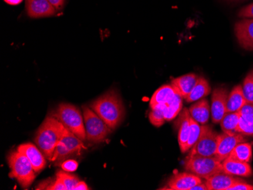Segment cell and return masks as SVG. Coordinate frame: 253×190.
Listing matches in <instances>:
<instances>
[{
  "label": "cell",
  "mask_w": 253,
  "mask_h": 190,
  "mask_svg": "<svg viewBox=\"0 0 253 190\" xmlns=\"http://www.w3.org/2000/svg\"><path fill=\"white\" fill-rule=\"evenodd\" d=\"M89 107L112 130L117 128L125 117V106L116 89H110L99 96L91 103Z\"/></svg>",
  "instance_id": "cell-1"
},
{
  "label": "cell",
  "mask_w": 253,
  "mask_h": 190,
  "mask_svg": "<svg viewBox=\"0 0 253 190\" xmlns=\"http://www.w3.org/2000/svg\"><path fill=\"white\" fill-rule=\"evenodd\" d=\"M65 129L63 124L56 117L49 116L37 131L34 141L49 161H52L57 145L59 144Z\"/></svg>",
  "instance_id": "cell-2"
},
{
  "label": "cell",
  "mask_w": 253,
  "mask_h": 190,
  "mask_svg": "<svg viewBox=\"0 0 253 190\" xmlns=\"http://www.w3.org/2000/svg\"><path fill=\"white\" fill-rule=\"evenodd\" d=\"M53 116L80 140L83 142L86 140L84 115L77 106L62 103L58 106Z\"/></svg>",
  "instance_id": "cell-3"
},
{
  "label": "cell",
  "mask_w": 253,
  "mask_h": 190,
  "mask_svg": "<svg viewBox=\"0 0 253 190\" xmlns=\"http://www.w3.org/2000/svg\"><path fill=\"white\" fill-rule=\"evenodd\" d=\"M8 165L11 168L10 177L16 179L24 189H28L35 180V171L27 156L17 150L8 154Z\"/></svg>",
  "instance_id": "cell-4"
},
{
  "label": "cell",
  "mask_w": 253,
  "mask_h": 190,
  "mask_svg": "<svg viewBox=\"0 0 253 190\" xmlns=\"http://www.w3.org/2000/svg\"><path fill=\"white\" fill-rule=\"evenodd\" d=\"M185 164V169L198 176L200 178H210L215 174L224 172L222 163L215 157L202 155L189 156Z\"/></svg>",
  "instance_id": "cell-5"
},
{
  "label": "cell",
  "mask_w": 253,
  "mask_h": 190,
  "mask_svg": "<svg viewBox=\"0 0 253 190\" xmlns=\"http://www.w3.org/2000/svg\"><path fill=\"white\" fill-rule=\"evenodd\" d=\"M86 140L93 143L103 141L112 133L109 126L89 106H83Z\"/></svg>",
  "instance_id": "cell-6"
},
{
  "label": "cell",
  "mask_w": 253,
  "mask_h": 190,
  "mask_svg": "<svg viewBox=\"0 0 253 190\" xmlns=\"http://www.w3.org/2000/svg\"><path fill=\"white\" fill-rule=\"evenodd\" d=\"M83 148V141L65 128L59 144L57 145L51 161L62 163L66 158L79 154Z\"/></svg>",
  "instance_id": "cell-7"
},
{
  "label": "cell",
  "mask_w": 253,
  "mask_h": 190,
  "mask_svg": "<svg viewBox=\"0 0 253 190\" xmlns=\"http://www.w3.org/2000/svg\"><path fill=\"white\" fill-rule=\"evenodd\" d=\"M219 140L217 134L210 126H202L201 135L191 148L189 156L202 155L214 157Z\"/></svg>",
  "instance_id": "cell-8"
},
{
  "label": "cell",
  "mask_w": 253,
  "mask_h": 190,
  "mask_svg": "<svg viewBox=\"0 0 253 190\" xmlns=\"http://www.w3.org/2000/svg\"><path fill=\"white\" fill-rule=\"evenodd\" d=\"M228 90L226 88L217 87L211 96V114L214 124H219L227 113V103Z\"/></svg>",
  "instance_id": "cell-9"
},
{
  "label": "cell",
  "mask_w": 253,
  "mask_h": 190,
  "mask_svg": "<svg viewBox=\"0 0 253 190\" xmlns=\"http://www.w3.org/2000/svg\"><path fill=\"white\" fill-rule=\"evenodd\" d=\"M245 141L246 138L242 134H237V133L229 134L226 133L220 134L217 151L214 157L220 162H222L230 155L237 145Z\"/></svg>",
  "instance_id": "cell-10"
},
{
  "label": "cell",
  "mask_w": 253,
  "mask_h": 190,
  "mask_svg": "<svg viewBox=\"0 0 253 190\" xmlns=\"http://www.w3.org/2000/svg\"><path fill=\"white\" fill-rule=\"evenodd\" d=\"M235 34L240 46L253 50V18H244L235 25Z\"/></svg>",
  "instance_id": "cell-11"
},
{
  "label": "cell",
  "mask_w": 253,
  "mask_h": 190,
  "mask_svg": "<svg viewBox=\"0 0 253 190\" xmlns=\"http://www.w3.org/2000/svg\"><path fill=\"white\" fill-rule=\"evenodd\" d=\"M18 151L27 156L32 164L35 173L41 172L46 165V158L38 146L36 147L32 143H25L18 147Z\"/></svg>",
  "instance_id": "cell-12"
},
{
  "label": "cell",
  "mask_w": 253,
  "mask_h": 190,
  "mask_svg": "<svg viewBox=\"0 0 253 190\" xmlns=\"http://www.w3.org/2000/svg\"><path fill=\"white\" fill-rule=\"evenodd\" d=\"M26 11L31 18L50 17L56 12L49 0H26Z\"/></svg>",
  "instance_id": "cell-13"
},
{
  "label": "cell",
  "mask_w": 253,
  "mask_h": 190,
  "mask_svg": "<svg viewBox=\"0 0 253 190\" xmlns=\"http://www.w3.org/2000/svg\"><path fill=\"white\" fill-rule=\"evenodd\" d=\"M201 183V178L193 173H180L169 180L168 187L171 190H191L193 187Z\"/></svg>",
  "instance_id": "cell-14"
},
{
  "label": "cell",
  "mask_w": 253,
  "mask_h": 190,
  "mask_svg": "<svg viewBox=\"0 0 253 190\" xmlns=\"http://www.w3.org/2000/svg\"><path fill=\"white\" fill-rule=\"evenodd\" d=\"M221 163L224 172L226 174L245 177H250L253 175V169L248 162L238 161L228 156Z\"/></svg>",
  "instance_id": "cell-15"
},
{
  "label": "cell",
  "mask_w": 253,
  "mask_h": 190,
  "mask_svg": "<svg viewBox=\"0 0 253 190\" xmlns=\"http://www.w3.org/2000/svg\"><path fill=\"white\" fill-rule=\"evenodd\" d=\"M239 181L240 179L222 172L207 179L206 184L209 190H228Z\"/></svg>",
  "instance_id": "cell-16"
},
{
  "label": "cell",
  "mask_w": 253,
  "mask_h": 190,
  "mask_svg": "<svg viewBox=\"0 0 253 190\" xmlns=\"http://www.w3.org/2000/svg\"><path fill=\"white\" fill-rule=\"evenodd\" d=\"M198 77L199 76L195 74L183 75L173 79L171 85L175 89L176 91L182 96V98L185 99L194 87Z\"/></svg>",
  "instance_id": "cell-17"
},
{
  "label": "cell",
  "mask_w": 253,
  "mask_h": 190,
  "mask_svg": "<svg viewBox=\"0 0 253 190\" xmlns=\"http://www.w3.org/2000/svg\"><path fill=\"white\" fill-rule=\"evenodd\" d=\"M176 94L177 91L171 84L161 86L152 96L149 106L153 109L158 105L169 104L174 99Z\"/></svg>",
  "instance_id": "cell-18"
},
{
  "label": "cell",
  "mask_w": 253,
  "mask_h": 190,
  "mask_svg": "<svg viewBox=\"0 0 253 190\" xmlns=\"http://www.w3.org/2000/svg\"><path fill=\"white\" fill-rule=\"evenodd\" d=\"M190 117H193L197 123L206 124L210 120V103L206 99H202L197 103L190 106L189 109Z\"/></svg>",
  "instance_id": "cell-19"
},
{
  "label": "cell",
  "mask_w": 253,
  "mask_h": 190,
  "mask_svg": "<svg viewBox=\"0 0 253 190\" xmlns=\"http://www.w3.org/2000/svg\"><path fill=\"white\" fill-rule=\"evenodd\" d=\"M179 125L178 143L182 152H185L186 145L188 140L190 128V114L187 109H183L177 120Z\"/></svg>",
  "instance_id": "cell-20"
},
{
  "label": "cell",
  "mask_w": 253,
  "mask_h": 190,
  "mask_svg": "<svg viewBox=\"0 0 253 190\" xmlns=\"http://www.w3.org/2000/svg\"><path fill=\"white\" fill-rule=\"evenodd\" d=\"M210 93L211 87L209 82L203 76H199L194 87L192 89L190 94L186 97L185 100L189 103L199 101L203 98L208 96Z\"/></svg>",
  "instance_id": "cell-21"
},
{
  "label": "cell",
  "mask_w": 253,
  "mask_h": 190,
  "mask_svg": "<svg viewBox=\"0 0 253 190\" xmlns=\"http://www.w3.org/2000/svg\"><path fill=\"white\" fill-rule=\"evenodd\" d=\"M247 103L241 85H237L230 93L227 99V113H238Z\"/></svg>",
  "instance_id": "cell-22"
},
{
  "label": "cell",
  "mask_w": 253,
  "mask_h": 190,
  "mask_svg": "<svg viewBox=\"0 0 253 190\" xmlns=\"http://www.w3.org/2000/svg\"><path fill=\"white\" fill-rule=\"evenodd\" d=\"M253 142L252 143L243 142L239 143L229 156L238 161L250 163L253 158Z\"/></svg>",
  "instance_id": "cell-23"
},
{
  "label": "cell",
  "mask_w": 253,
  "mask_h": 190,
  "mask_svg": "<svg viewBox=\"0 0 253 190\" xmlns=\"http://www.w3.org/2000/svg\"><path fill=\"white\" fill-rule=\"evenodd\" d=\"M239 113H227L220 122L223 132L229 134L237 133V128L240 121Z\"/></svg>",
  "instance_id": "cell-24"
},
{
  "label": "cell",
  "mask_w": 253,
  "mask_h": 190,
  "mask_svg": "<svg viewBox=\"0 0 253 190\" xmlns=\"http://www.w3.org/2000/svg\"><path fill=\"white\" fill-rule=\"evenodd\" d=\"M182 96L177 92L174 99L167 105L166 107V113H165V117L166 121L173 120L177 114L180 113L182 108Z\"/></svg>",
  "instance_id": "cell-25"
},
{
  "label": "cell",
  "mask_w": 253,
  "mask_h": 190,
  "mask_svg": "<svg viewBox=\"0 0 253 190\" xmlns=\"http://www.w3.org/2000/svg\"><path fill=\"white\" fill-rule=\"evenodd\" d=\"M167 105H158L152 109L151 113L149 114V120L151 124L156 127H161L166 121L165 117Z\"/></svg>",
  "instance_id": "cell-26"
},
{
  "label": "cell",
  "mask_w": 253,
  "mask_h": 190,
  "mask_svg": "<svg viewBox=\"0 0 253 190\" xmlns=\"http://www.w3.org/2000/svg\"><path fill=\"white\" fill-rule=\"evenodd\" d=\"M201 132L202 126H200L193 117H190V134L186 145L185 152L190 150L194 146L195 143H197L201 135Z\"/></svg>",
  "instance_id": "cell-27"
},
{
  "label": "cell",
  "mask_w": 253,
  "mask_h": 190,
  "mask_svg": "<svg viewBox=\"0 0 253 190\" xmlns=\"http://www.w3.org/2000/svg\"><path fill=\"white\" fill-rule=\"evenodd\" d=\"M57 178L60 179L61 181L63 183L64 185L66 187L67 190H75L80 183L79 179L75 176L68 174L67 171H60L56 174Z\"/></svg>",
  "instance_id": "cell-28"
},
{
  "label": "cell",
  "mask_w": 253,
  "mask_h": 190,
  "mask_svg": "<svg viewBox=\"0 0 253 190\" xmlns=\"http://www.w3.org/2000/svg\"><path fill=\"white\" fill-rule=\"evenodd\" d=\"M242 88L246 102L253 103V70L246 76Z\"/></svg>",
  "instance_id": "cell-29"
},
{
  "label": "cell",
  "mask_w": 253,
  "mask_h": 190,
  "mask_svg": "<svg viewBox=\"0 0 253 190\" xmlns=\"http://www.w3.org/2000/svg\"><path fill=\"white\" fill-rule=\"evenodd\" d=\"M237 133L253 137V120H247L240 117Z\"/></svg>",
  "instance_id": "cell-30"
},
{
  "label": "cell",
  "mask_w": 253,
  "mask_h": 190,
  "mask_svg": "<svg viewBox=\"0 0 253 190\" xmlns=\"http://www.w3.org/2000/svg\"><path fill=\"white\" fill-rule=\"evenodd\" d=\"M238 113L243 118L253 120V103H246Z\"/></svg>",
  "instance_id": "cell-31"
},
{
  "label": "cell",
  "mask_w": 253,
  "mask_h": 190,
  "mask_svg": "<svg viewBox=\"0 0 253 190\" xmlns=\"http://www.w3.org/2000/svg\"><path fill=\"white\" fill-rule=\"evenodd\" d=\"M61 166H62V168L64 171L72 172V171H75V170H77L78 164L77 161H74V160L68 159L64 161Z\"/></svg>",
  "instance_id": "cell-32"
},
{
  "label": "cell",
  "mask_w": 253,
  "mask_h": 190,
  "mask_svg": "<svg viewBox=\"0 0 253 190\" xmlns=\"http://www.w3.org/2000/svg\"><path fill=\"white\" fill-rule=\"evenodd\" d=\"M228 190H253V186L240 180L234 184Z\"/></svg>",
  "instance_id": "cell-33"
},
{
  "label": "cell",
  "mask_w": 253,
  "mask_h": 190,
  "mask_svg": "<svg viewBox=\"0 0 253 190\" xmlns=\"http://www.w3.org/2000/svg\"><path fill=\"white\" fill-rule=\"evenodd\" d=\"M238 16L244 18H253V3L244 7L240 10Z\"/></svg>",
  "instance_id": "cell-34"
},
{
  "label": "cell",
  "mask_w": 253,
  "mask_h": 190,
  "mask_svg": "<svg viewBox=\"0 0 253 190\" xmlns=\"http://www.w3.org/2000/svg\"><path fill=\"white\" fill-rule=\"evenodd\" d=\"M47 190H67L66 187L64 185L63 183L61 181L60 179H55V181L51 184L49 187H48Z\"/></svg>",
  "instance_id": "cell-35"
},
{
  "label": "cell",
  "mask_w": 253,
  "mask_h": 190,
  "mask_svg": "<svg viewBox=\"0 0 253 190\" xmlns=\"http://www.w3.org/2000/svg\"><path fill=\"white\" fill-rule=\"evenodd\" d=\"M49 2L52 4V6L55 7V9H60L63 6L65 0H49Z\"/></svg>",
  "instance_id": "cell-36"
},
{
  "label": "cell",
  "mask_w": 253,
  "mask_h": 190,
  "mask_svg": "<svg viewBox=\"0 0 253 190\" xmlns=\"http://www.w3.org/2000/svg\"><path fill=\"white\" fill-rule=\"evenodd\" d=\"M191 190H209L208 187L206 186V183L205 184H197V186H195Z\"/></svg>",
  "instance_id": "cell-37"
},
{
  "label": "cell",
  "mask_w": 253,
  "mask_h": 190,
  "mask_svg": "<svg viewBox=\"0 0 253 190\" xmlns=\"http://www.w3.org/2000/svg\"><path fill=\"white\" fill-rule=\"evenodd\" d=\"M75 190H88V187L86 186V183L83 182V181H80L79 184L77 185V187H75Z\"/></svg>",
  "instance_id": "cell-38"
},
{
  "label": "cell",
  "mask_w": 253,
  "mask_h": 190,
  "mask_svg": "<svg viewBox=\"0 0 253 190\" xmlns=\"http://www.w3.org/2000/svg\"><path fill=\"white\" fill-rule=\"evenodd\" d=\"M6 3L11 5H16L21 3L23 0H4Z\"/></svg>",
  "instance_id": "cell-39"
},
{
  "label": "cell",
  "mask_w": 253,
  "mask_h": 190,
  "mask_svg": "<svg viewBox=\"0 0 253 190\" xmlns=\"http://www.w3.org/2000/svg\"><path fill=\"white\" fill-rule=\"evenodd\" d=\"M230 1H235V2H237V1H242V0H230Z\"/></svg>",
  "instance_id": "cell-40"
}]
</instances>
